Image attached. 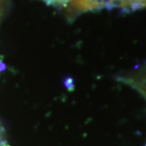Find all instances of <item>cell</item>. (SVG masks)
<instances>
[{"label":"cell","instance_id":"6da1fadb","mask_svg":"<svg viewBox=\"0 0 146 146\" xmlns=\"http://www.w3.org/2000/svg\"><path fill=\"white\" fill-rule=\"evenodd\" d=\"M119 80L136 90L146 101V62L120 76Z\"/></svg>","mask_w":146,"mask_h":146}]
</instances>
